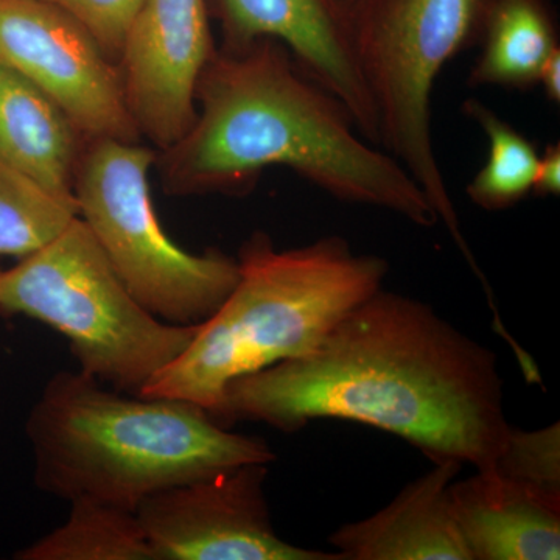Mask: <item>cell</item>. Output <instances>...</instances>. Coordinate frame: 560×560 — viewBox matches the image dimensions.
<instances>
[{
	"label": "cell",
	"mask_w": 560,
	"mask_h": 560,
	"mask_svg": "<svg viewBox=\"0 0 560 560\" xmlns=\"http://www.w3.org/2000/svg\"><path fill=\"white\" fill-rule=\"evenodd\" d=\"M316 419L388 431L433 464L488 474L511 425L497 353L425 302L378 290L301 359L231 382L217 420L296 433Z\"/></svg>",
	"instance_id": "cell-1"
},
{
	"label": "cell",
	"mask_w": 560,
	"mask_h": 560,
	"mask_svg": "<svg viewBox=\"0 0 560 560\" xmlns=\"http://www.w3.org/2000/svg\"><path fill=\"white\" fill-rule=\"evenodd\" d=\"M197 117L158 151L172 197H245L272 167L289 168L350 205L388 210L419 228L440 217L396 158L357 130L352 114L279 40L217 47L198 81Z\"/></svg>",
	"instance_id": "cell-2"
},
{
	"label": "cell",
	"mask_w": 560,
	"mask_h": 560,
	"mask_svg": "<svg viewBox=\"0 0 560 560\" xmlns=\"http://www.w3.org/2000/svg\"><path fill=\"white\" fill-rule=\"evenodd\" d=\"M25 433L43 492L132 512L162 490L276 459L267 441L234 433L191 401L120 393L81 371L46 383Z\"/></svg>",
	"instance_id": "cell-3"
},
{
	"label": "cell",
	"mask_w": 560,
	"mask_h": 560,
	"mask_svg": "<svg viewBox=\"0 0 560 560\" xmlns=\"http://www.w3.org/2000/svg\"><path fill=\"white\" fill-rule=\"evenodd\" d=\"M237 264L230 296L140 396L191 401L217 419L231 382L313 352L389 271L342 237L278 249L261 231L243 243Z\"/></svg>",
	"instance_id": "cell-4"
},
{
	"label": "cell",
	"mask_w": 560,
	"mask_h": 560,
	"mask_svg": "<svg viewBox=\"0 0 560 560\" xmlns=\"http://www.w3.org/2000/svg\"><path fill=\"white\" fill-rule=\"evenodd\" d=\"M0 315L27 316L57 330L79 371L127 394H142L198 329L147 311L80 217L43 248L0 270Z\"/></svg>",
	"instance_id": "cell-5"
},
{
	"label": "cell",
	"mask_w": 560,
	"mask_h": 560,
	"mask_svg": "<svg viewBox=\"0 0 560 560\" xmlns=\"http://www.w3.org/2000/svg\"><path fill=\"white\" fill-rule=\"evenodd\" d=\"M495 0H359L345 13L353 58L378 124V147L407 168L477 278L431 132L442 69L478 46Z\"/></svg>",
	"instance_id": "cell-6"
},
{
	"label": "cell",
	"mask_w": 560,
	"mask_h": 560,
	"mask_svg": "<svg viewBox=\"0 0 560 560\" xmlns=\"http://www.w3.org/2000/svg\"><path fill=\"white\" fill-rule=\"evenodd\" d=\"M158 150L143 142L90 140L73 183L79 217L124 285L158 318L198 326L238 280L237 257L180 248L162 228L150 190Z\"/></svg>",
	"instance_id": "cell-7"
},
{
	"label": "cell",
	"mask_w": 560,
	"mask_h": 560,
	"mask_svg": "<svg viewBox=\"0 0 560 560\" xmlns=\"http://www.w3.org/2000/svg\"><path fill=\"white\" fill-rule=\"evenodd\" d=\"M0 65L49 95L88 142H142L119 66L58 7L46 0H0Z\"/></svg>",
	"instance_id": "cell-8"
},
{
	"label": "cell",
	"mask_w": 560,
	"mask_h": 560,
	"mask_svg": "<svg viewBox=\"0 0 560 560\" xmlns=\"http://www.w3.org/2000/svg\"><path fill=\"white\" fill-rule=\"evenodd\" d=\"M268 467L242 464L143 500L135 512L154 560H342L278 536L265 493Z\"/></svg>",
	"instance_id": "cell-9"
},
{
	"label": "cell",
	"mask_w": 560,
	"mask_h": 560,
	"mask_svg": "<svg viewBox=\"0 0 560 560\" xmlns=\"http://www.w3.org/2000/svg\"><path fill=\"white\" fill-rule=\"evenodd\" d=\"M217 47L208 0H142L117 66L132 120L153 149H168L194 124L198 81Z\"/></svg>",
	"instance_id": "cell-10"
},
{
	"label": "cell",
	"mask_w": 560,
	"mask_h": 560,
	"mask_svg": "<svg viewBox=\"0 0 560 560\" xmlns=\"http://www.w3.org/2000/svg\"><path fill=\"white\" fill-rule=\"evenodd\" d=\"M223 47L270 38L282 43L313 80L352 114L357 130L378 147V124L361 79L348 24L335 0H208Z\"/></svg>",
	"instance_id": "cell-11"
},
{
	"label": "cell",
	"mask_w": 560,
	"mask_h": 560,
	"mask_svg": "<svg viewBox=\"0 0 560 560\" xmlns=\"http://www.w3.org/2000/svg\"><path fill=\"white\" fill-rule=\"evenodd\" d=\"M463 467L434 464L377 514L335 530L330 544L342 560H471L451 501Z\"/></svg>",
	"instance_id": "cell-12"
},
{
	"label": "cell",
	"mask_w": 560,
	"mask_h": 560,
	"mask_svg": "<svg viewBox=\"0 0 560 560\" xmlns=\"http://www.w3.org/2000/svg\"><path fill=\"white\" fill-rule=\"evenodd\" d=\"M451 501L471 560L560 558V500L477 471L452 482Z\"/></svg>",
	"instance_id": "cell-13"
},
{
	"label": "cell",
	"mask_w": 560,
	"mask_h": 560,
	"mask_svg": "<svg viewBox=\"0 0 560 560\" xmlns=\"http://www.w3.org/2000/svg\"><path fill=\"white\" fill-rule=\"evenodd\" d=\"M88 140L49 95L0 65V158L44 189L75 201L73 183ZM77 202V201H75Z\"/></svg>",
	"instance_id": "cell-14"
},
{
	"label": "cell",
	"mask_w": 560,
	"mask_h": 560,
	"mask_svg": "<svg viewBox=\"0 0 560 560\" xmlns=\"http://www.w3.org/2000/svg\"><path fill=\"white\" fill-rule=\"evenodd\" d=\"M478 46L481 54L470 70V86L534 90L545 62L560 49L550 3L495 0Z\"/></svg>",
	"instance_id": "cell-15"
},
{
	"label": "cell",
	"mask_w": 560,
	"mask_h": 560,
	"mask_svg": "<svg viewBox=\"0 0 560 560\" xmlns=\"http://www.w3.org/2000/svg\"><path fill=\"white\" fill-rule=\"evenodd\" d=\"M21 560H154L136 512L94 500L70 503L68 521L18 552Z\"/></svg>",
	"instance_id": "cell-16"
},
{
	"label": "cell",
	"mask_w": 560,
	"mask_h": 560,
	"mask_svg": "<svg viewBox=\"0 0 560 560\" xmlns=\"http://www.w3.org/2000/svg\"><path fill=\"white\" fill-rule=\"evenodd\" d=\"M463 113L488 139V160L467 184V197L490 212L514 208L533 191L540 158L536 143L478 98H467Z\"/></svg>",
	"instance_id": "cell-17"
},
{
	"label": "cell",
	"mask_w": 560,
	"mask_h": 560,
	"mask_svg": "<svg viewBox=\"0 0 560 560\" xmlns=\"http://www.w3.org/2000/svg\"><path fill=\"white\" fill-rule=\"evenodd\" d=\"M75 217V201L44 189L0 158V259L35 253Z\"/></svg>",
	"instance_id": "cell-18"
},
{
	"label": "cell",
	"mask_w": 560,
	"mask_h": 560,
	"mask_svg": "<svg viewBox=\"0 0 560 560\" xmlns=\"http://www.w3.org/2000/svg\"><path fill=\"white\" fill-rule=\"evenodd\" d=\"M506 480L560 500V427L526 431L511 427L492 471Z\"/></svg>",
	"instance_id": "cell-19"
},
{
	"label": "cell",
	"mask_w": 560,
	"mask_h": 560,
	"mask_svg": "<svg viewBox=\"0 0 560 560\" xmlns=\"http://www.w3.org/2000/svg\"><path fill=\"white\" fill-rule=\"evenodd\" d=\"M80 22L110 60L119 61L125 38L142 0H46Z\"/></svg>",
	"instance_id": "cell-20"
},
{
	"label": "cell",
	"mask_w": 560,
	"mask_h": 560,
	"mask_svg": "<svg viewBox=\"0 0 560 560\" xmlns=\"http://www.w3.org/2000/svg\"><path fill=\"white\" fill-rule=\"evenodd\" d=\"M536 197H558L560 194V143H548L541 151L533 191Z\"/></svg>",
	"instance_id": "cell-21"
},
{
	"label": "cell",
	"mask_w": 560,
	"mask_h": 560,
	"mask_svg": "<svg viewBox=\"0 0 560 560\" xmlns=\"http://www.w3.org/2000/svg\"><path fill=\"white\" fill-rule=\"evenodd\" d=\"M545 97L548 98L555 105L560 103V49L556 50L555 54L548 58L541 68L539 84Z\"/></svg>",
	"instance_id": "cell-22"
},
{
	"label": "cell",
	"mask_w": 560,
	"mask_h": 560,
	"mask_svg": "<svg viewBox=\"0 0 560 560\" xmlns=\"http://www.w3.org/2000/svg\"><path fill=\"white\" fill-rule=\"evenodd\" d=\"M337 2V5L340 7L342 16H345L346 11L350 9V7L355 5L359 0H335Z\"/></svg>",
	"instance_id": "cell-23"
}]
</instances>
